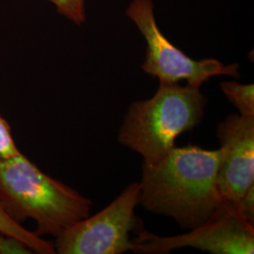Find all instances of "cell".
Instances as JSON below:
<instances>
[{
    "label": "cell",
    "instance_id": "30bf717a",
    "mask_svg": "<svg viewBox=\"0 0 254 254\" xmlns=\"http://www.w3.org/2000/svg\"><path fill=\"white\" fill-rule=\"evenodd\" d=\"M58 11L76 25H82L86 21V0H49Z\"/></svg>",
    "mask_w": 254,
    "mask_h": 254
},
{
    "label": "cell",
    "instance_id": "ba28073f",
    "mask_svg": "<svg viewBox=\"0 0 254 254\" xmlns=\"http://www.w3.org/2000/svg\"><path fill=\"white\" fill-rule=\"evenodd\" d=\"M0 234L16 239L27 246L32 252L40 254H54L55 245L37 236L34 232L27 231L21 224L9 218L0 203Z\"/></svg>",
    "mask_w": 254,
    "mask_h": 254
},
{
    "label": "cell",
    "instance_id": "52a82bcc",
    "mask_svg": "<svg viewBox=\"0 0 254 254\" xmlns=\"http://www.w3.org/2000/svg\"><path fill=\"white\" fill-rule=\"evenodd\" d=\"M217 136L218 193L221 200L236 206L254 185V117L229 115L219 123Z\"/></svg>",
    "mask_w": 254,
    "mask_h": 254
},
{
    "label": "cell",
    "instance_id": "8fae6325",
    "mask_svg": "<svg viewBox=\"0 0 254 254\" xmlns=\"http://www.w3.org/2000/svg\"><path fill=\"white\" fill-rule=\"evenodd\" d=\"M8 122L0 115V159H7L20 154Z\"/></svg>",
    "mask_w": 254,
    "mask_h": 254
},
{
    "label": "cell",
    "instance_id": "277c9868",
    "mask_svg": "<svg viewBox=\"0 0 254 254\" xmlns=\"http://www.w3.org/2000/svg\"><path fill=\"white\" fill-rule=\"evenodd\" d=\"M140 183L129 185L122 194L92 217L66 229L56 238L60 254H121L134 249L130 234L142 229L135 209L140 203Z\"/></svg>",
    "mask_w": 254,
    "mask_h": 254
},
{
    "label": "cell",
    "instance_id": "7c38bea8",
    "mask_svg": "<svg viewBox=\"0 0 254 254\" xmlns=\"http://www.w3.org/2000/svg\"><path fill=\"white\" fill-rule=\"evenodd\" d=\"M239 214L245 218L246 220L251 223L252 225L254 224V185H253L245 193V195L242 197V199L239 200L236 206Z\"/></svg>",
    "mask_w": 254,
    "mask_h": 254
},
{
    "label": "cell",
    "instance_id": "5b68a950",
    "mask_svg": "<svg viewBox=\"0 0 254 254\" xmlns=\"http://www.w3.org/2000/svg\"><path fill=\"white\" fill-rule=\"evenodd\" d=\"M131 19L147 43L142 70L163 84H178L186 80L188 85L200 88L211 77L228 75L239 78V64H226L218 60H192L164 36L157 26L152 0H133L127 8Z\"/></svg>",
    "mask_w": 254,
    "mask_h": 254
},
{
    "label": "cell",
    "instance_id": "8992f818",
    "mask_svg": "<svg viewBox=\"0 0 254 254\" xmlns=\"http://www.w3.org/2000/svg\"><path fill=\"white\" fill-rule=\"evenodd\" d=\"M133 239L135 254H170L191 247L214 254H253L254 227L232 203L221 200L212 216L200 226L180 236H159L143 228Z\"/></svg>",
    "mask_w": 254,
    "mask_h": 254
},
{
    "label": "cell",
    "instance_id": "9c48e42d",
    "mask_svg": "<svg viewBox=\"0 0 254 254\" xmlns=\"http://www.w3.org/2000/svg\"><path fill=\"white\" fill-rule=\"evenodd\" d=\"M221 91L240 115L254 117V84H240L236 81H224L220 84Z\"/></svg>",
    "mask_w": 254,
    "mask_h": 254
},
{
    "label": "cell",
    "instance_id": "3957f363",
    "mask_svg": "<svg viewBox=\"0 0 254 254\" xmlns=\"http://www.w3.org/2000/svg\"><path fill=\"white\" fill-rule=\"evenodd\" d=\"M205 105L200 88L160 83L152 98L131 104L119 141L140 154L143 163H158L175 147L177 136L200 124Z\"/></svg>",
    "mask_w": 254,
    "mask_h": 254
},
{
    "label": "cell",
    "instance_id": "7a4b0ae2",
    "mask_svg": "<svg viewBox=\"0 0 254 254\" xmlns=\"http://www.w3.org/2000/svg\"><path fill=\"white\" fill-rule=\"evenodd\" d=\"M0 203L21 224L36 222L37 236H61L90 216L92 202L79 192L43 173L20 154L0 159Z\"/></svg>",
    "mask_w": 254,
    "mask_h": 254
},
{
    "label": "cell",
    "instance_id": "6da1fadb",
    "mask_svg": "<svg viewBox=\"0 0 254 254\" xmlns=\"http://www.w3.org/2000/svg\"><path fill=\"white\" fill-rule=\"evenodd\" d=\"M220 151L174 147L158 163H143L140 203L151 213L192 230L208 219L221 199L217 186Z\"/></svg>",
    "mask_w": 254,
    "mask_h": 254
},
{
    "label": "cell",
    "instance_id": "4fadbf2b",
    "mask_svg": "<svg viewBox=\"0 0 254 254\" xmlns=\"http://www.w3.org/2000/svg\"><path fill=\"white\" fill-rule=\"evenodd\" d=\"M0 254H28L31 251L18 240L0 234Z\"/></svg>",
    "mask_w": 254,
    "mask_h": 254
}]
</instances>
